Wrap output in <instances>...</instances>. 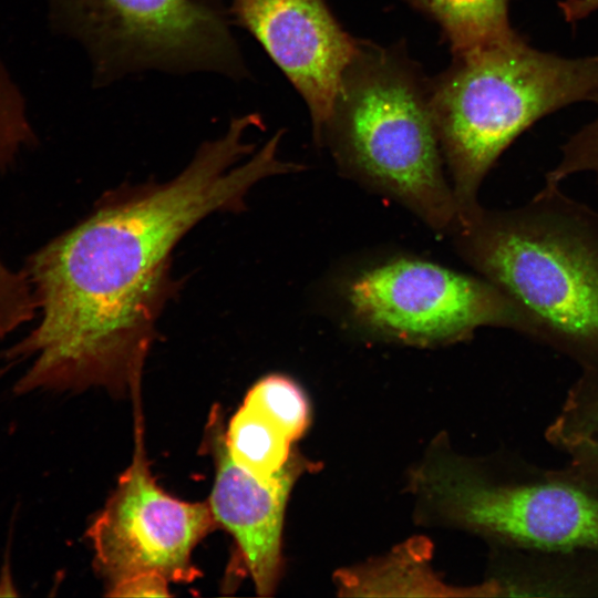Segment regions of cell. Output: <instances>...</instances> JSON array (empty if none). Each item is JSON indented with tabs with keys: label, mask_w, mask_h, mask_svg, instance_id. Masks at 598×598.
Instances as JSON below:
<instances>
[{
	"label": "cell",
	"mask_w": 598,
	"mask_h": 598,
	"mask_svg": "<svg viewBox=\"0 0 598 598\" xmlns=\"http://www.w3.org/2000/svg\"><path fill=\"white\" fill-rule=\"evenodd\" d=\"M489 577L494 597L598 598V549L495 546Z\"/></svg>",
	"instance_id": "8fae6325"
},
{
	"label": "cell",
	"mask_w": 598,
	"mask_h": 598,
	"mask_svg": "<svg viewBox=\"0 0 598 598\" xmlns=\"http://www.w3.org/2000/svg\"><path fill=\"white\" fill-rule=\"evenodd\" d=\"M11 364H12V363H11ZM11 364H10V365H11ZM10 365L4 367V369H0V377H1L3 373H6V371L8 370V368H9Z\"/></svg>",
	"instance_id": "d6986e66"
},
{
	"label": "cell",
	"mask_w": 598,
	"mask_h": 598,
	"mask_svg": "<svg viewBox=\"0 0 598 598\" xmlns=\"http://www.w3.org/2000/svg\"><path fill=\"white\" fill-rule=\"evenodd\" d=\"M53 29L84 50L94 87L145 72L251 78L226 0H47Z\"/></svg>",
	"instance_id": "8992f818"
},
{
	"label": "cell",
	"mask_w": 598,
	"mask_h": 598,
	"mask_svg": "<svg viewBox=\"0 0 598 598\" xmlns=\"http://www.w3.org/2000/svg\"><path fill=\"white\" fill-rule=\"evenodd\" d=\"M233 461L261 480H270L288 463L292 441L267 413L244 399L225 429Z\"/></svg>",
	"instance_id": "9a60e30c"
},
{
	"label": "cell",
	"mask_w": 598,
	"mask_h": 598,
	"mask_svg": "<svg viewBox=\"0 0 598 598\" xmlns=\"http://www.w3.org/2000/svg\"><path fill=\"white\" fill-rule=\"evenodd\" d=\"M442 29L454 55L505 40L516 33L509 0H405Z\"/></svg>",
	"instance_id": "5bb4252c"
},
{
	"label": "cell",
	"mask_w": 598,
	"mask_h": 598,
	"mask_svg": "<svg viewBox=\"0 0 598 598\" xmlns=\"http://www.w3.org/2000/svg\"><path fill=\"white\" fill-rule=\"evenodd\" d=\"M453 236L463 259L520 310L527 338L598 372L597 210L545 183L519 207H480Z\"/></svg>",
	"instance_id": "7a4b0ae2"
},
{
	"label": "cell",
	"mask_w": 598,
	"mask_h": 598,
	"mask_svg": "<svg viewBox=\"0 0 598 598\" xmlns=\"http://www.w3.org/2000/svg\"><path fill=\"white\" fill-rule=\"evenodd\" d=\"M233 24L247 31L305 100L320 144L342 78L360 41L324 0H226Z\"/></svg>",
	"instance_id": "9c48e42d"
},
{
	"label": "cell",
	"mask_w": 598,
	"mask_h": 598,
	"mask_svg": "<svg viewBox=\"0 0 598 598\" xmlns=\"http://www.w3.org/2000/svg\"><path fill=\"white\" fill-rule=\"evenodd\" d=\"M321 142L350 177L399 202L435 231L453 235L458 227L431 85L402 52L360 41Z\"/></svg>",
	"instance_id": "3957f363"
},
{
	"label": "cell",
	"mask_w": 598,
	"mask_h": 598,
	"mask_svg": "<svg viewBox=\"0 0 598 598\" xmlns=\"http://www.w3.org/2000/svg\"><path fill=\"white\" fill-rule=\"evenodd\" d=\"M205 447L215 463V480L207 501L213 515L234 538L245 570L259 596H271L281 571V538L286 506L297 480L316 464L297 452L270 480H261L237 465L229 455L221 411L208 417Z\"/></svg>",
	"instance_id": "30bf717a"
},
{
	"label": "cell",
	"mask_w": 598,
	"mask_h": 598,
	"mask_svg": "<svg viewBox=\"0 0 598 598\" xmlns=\"http://www.w3.org/2000/svg\"><path fill=\"white\" fill-rule=\"evenodd\" d=\"M545 439L567 456L565 467L598 494V372L581 371L547 425Z\"/></svg>",
	"instance_id": "4fadbf2b"
},
{
	"label": "cell",
	"mask_w": 598,
	"mask_h": 598,
	"mask_svg": "<svg viewBox=\"0 0 598 598\" xmlns=\"http://www.w3.org/2000/svg\"><path fill=\"white\" fill-rule=\"evenodd\" d=\"M597 95L598 55L540 51L517 32L454 55L431 84V103L460 224L480 208L482 182L520 134L544 116Z\"/></svg>",
	"instance_id": "277c9868"
},
{
	"label": "cell",
	"mask_w": 598,
	"mask_h": 598,
	"mask_svg": "<svg viewBox=\"0 0 598 598\" xmlns=\"http://www.w3.org/2000/svg\"><path fill=\"white\" fill-rule=\"evenodd\" d=\"M558 8L567 22H576L598 11V0H561Z\"/></svg>",
	"instance_id": "ac0fdd59"
},
{
	"label": "cell",
	"mask_w": 598,
	"mask_h": 598,
	"mask_svg": "<svg viewBox=\"0 0 598 598\" xmlns=\"http://www.w3.org/2000/svg\"><path fill=\"white\" fill-rule=\"evenodd\" d=\"M135 400V450L103 509L87 529L94 567L107 589L143 574L173 582L199 576L194 548L217 526L208 502H184L162 489L150 470Z\"/></svg>",
	"instance_id": "ba28073f"
},
{
	"label": "cell",
	"mask_w": 598,
	"mask_h": 598,
	"mask_svg": "<svg viewBox=\"0 0 598 598\" xmlns=\"http://www.w3.org/2000/svg\"><path fill=\"white\" fill-rule=\"evenodd\" d=\"M431 544L417 537L375 561L334 575L342 596L489 597L486 581L473 587L445 584L430 565Z\"/></svg>",
	"instance_id": "7c38bea8"
},
{
	"label": "cell",
	"mask_w": 598,
	"mask_h": 598,
	"mask_svg": "<svg viewBox=\"0 0 598 598\" xmlns=\"http://www.w3.org/2000/svg\"><path fill=\"white\" fill-rule=\"evenodd\" d=\"M245 400L254 403L275 420L295 442L310 423V404L301 386L291 378L272 373L259 379Z\"/></svg>",
	"instance_id": "2e32d148"
},
{
	"label": "cell",
	"mask_w": 598,
	"mask_h": 598,
	"mask_svg": "<svg viewBox=\"0 0 598 598\" xmlns=\"http://www.w3.org/2000/svg\"><path fill=\"white\" fill-rule=\"evenodd\" d=\"M596 106H597V120H598V97H597V101H596Z\"/></svg>",
	"instance_id": "ffe728a7"
},
{
	"label": "cell",
	"mask_w": 598,
	"mask_h": 598,
	"mask_svg": "<svg viewBox=\"0 0 598 598\" xmlns=\"http://www.w3.org/2000/svg\"><path fill=\"white\" fill-rule=\"evenodd\" d=\"M341 292L353 323L403 344L465 341L481 327L527 333L520 310L488 280L417 257L398 256L362 268Z\"/></svg>",
	"instance_id": "52a82bcc"
},
{
	"label": "cell",
	"mask_w": 598,
	"mask_h": 598,
	"mask_svg": "<svg viewBox=\"0 0 598 598\" xmlns=\"http://www.w3.org/2000/svg\"><path fill=\"white\" fill-rule=\"evenodd\" d=\"M264 127L259 113L233 117L176 176L105 192L28 257L22 271L40 318L3 352L13 363L31 359L14 394L140 390L158 319L182 287L172 270L178 243L213 214L241 212L262 179L301 169L279 158L281 130L258 150L246 140Z\"/></svg>",
	"instance_id": "6da1fadb"
},
{
	"label": "cell",
	"mask_w": 598,
	"mask_h": 598,
	"mask_svg": "<svg viewBox=\"0 0 598 598\" xmlns=\"http://www.w3.org/2000/svg\"><path fill=\"white\" fill-rule=\"evenodd\" d=\"M168 580L159 575L143 574L125 579L107 589L111 597H166Z\"/></svg>",
	"instance_id": "e0dca14e"
},
{
	"label": "cell",
	"mask_w": 598,
	"mask_h": 598,
	"mask_svg": "<svg viewBox=\"0 0 598 598\" xmlns=\"http://www.w3.org/2000/svg\"><path fill=\"white\" fill-rule=\"evenodd\" d=\"M411 483L435 516L494 546L598 549V494L566 467L433 456Z\"/></svg>",
	"instance_id": "5b68a950"
}]
</instances>
